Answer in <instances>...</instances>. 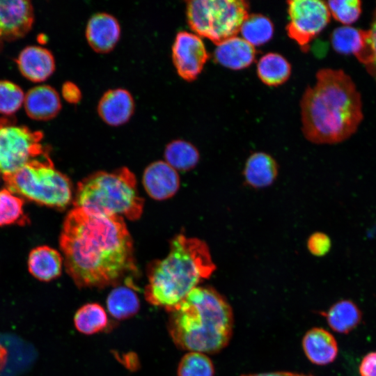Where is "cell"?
Returning a JSON list of instances; mask_svg holds the SVG:
<instances>
[{"label":"cell","instance_id":"cell-26","mask_svg":"<svg viewBox=\"0 0 376 376\" xmlns=\"http://www.w3.org/2000/svg\"><path fill=\"white\" fill-rule=\"evenodd\" d=\"M242 38L254 46H260L269 41L274 35V24L261 14L249 15L242 23L240 31Z\"/></svg>","mask_w":376,"mask_h":376},{"label":"cell","instance_id":"cell-29","mask_svg":"<svg viewBox=\"0 0 376 376\" xmlns=\"http://www.w3.org/2000/svg\"><path fill=\"white\" fill-rule=\"evenodd\" d=\"M178 376H214V366L206 354L189 352L180 359Z\"/></svg>","mask_w":376,"mask_h":376},{"label":"cell","instance_id":"cell-12","mask_svg":"<svg viewBox=\"0 0 376 376\" xmlns=\"http://www.w3.org/2000/svg\"><path fill=\"white\" fill-rule=\"evenodd\" d=\"M142 182L148 194L157 201L172 197L180 187L177 171L163 161L148 165L144 171Z\"/></svg>","mask_w":376,"mask_h":376},{"label":"cell","instance_id":"cell-5","mask_svg":"<svg viewBox=\"0 0 376 376\" xmlns=\"http://www.w3.org/2000/svg\"><path fill=\"white\" fill-rule=\"evenodd\" d=\"M73 204L89 213L130 220L139 219L143 210L136 177L126 167L112 172L98 171L81 180L77 184Z\"/></svg>","mask_w":376,"mask_h":376},{"label":"cell","instance_id":"cell-34","mask_svg":"<svg viewBox=\"0 0 376 376\" xmlns=\"http://www.w3.org/2000/svg\"><path fill=\"white\" fill-rule=\"evenodd\" d=\"M359 373L360 376H376V351L363 357L359 366Z\"/></svg>","mask_w":376,"mask_h":376},{"label":"cell","instance_id":"cell-20","mask_svg":"<svg viewBox=\"0 0 376 376\" xmlns=\"http://www.w3.org/2000/svg\"><path fill=\"white\" fill-rule=\"evenodd\" d=\"M63 263V258L56 250L48 246H40L30 252L28 268L35 278L49 281L61 275Z\"/></svg>","mask_w":376,"mask_h":376},{"label":"cell","instance_id":"cell-4","mask_svg":"<svg viewBox=\"0 0 376 376\" xmlns=\"http://www.w3.org/2000/svg\"><path fill=\"white\" fill-rule=\"evenodd\" d=\"M216 269L207 244L198 238L178 235L163 259L148 267L145 298L166 311L178 304Z\"/></svg>","mask_w":376,"mask_h":376},{"label":"cell","instance_id":"cell-23","mask_svg":"<svg viewBox=\"0 0 376 376\" xmlns=\"http://www.w3.org/2000/svg\"><path fill=\"white\" fill-rule=\"evenodd\" d=\"M107 308L113 318L124 320L138 313L140 301L134 290L128 286L119 285L109 293Z\"/></svg>","mask_w":376,"mask_h":376},{"label":"cell","instance_id":"cell-31","mask_svg":"<svg viewBox=\"0 0 376 376\" xmlns=\"http://www.w3.org/2000/svg\"><path fill=\"white\" fill-rule=\"evenodd\" d=\"M24 93L17 84L7 80L0 81V113L11 115L15 113L24 100Z\"/></svg>","mask_w":376,"mask_h":376},{"label":"cell","instance_id":"cell-8","mask_svg":"<svg viewBox=\"0 0 376 376\" xmlns=\"http://www.w3.org/2000/svg\"><path fill=\"white\" fill-rule=\"evenodd\" d=\"M43 134L11 120L0 118V173L2 176L16 172L48 151L43 147Z\"/></svg>","mask_w":376,"mask_h":376},{"label":"cell","instance_id":"cell-13","mask_svg":"<svg viewBox=\"0 0 376 376\" xmlns=\"http://www.w3.org/2000/svg\"><path fill=\"white\" fill-rule=\"evenodd\" d=\"M120 26L111 15L98 13L88 20L86 28V38L90 47L96 52H111L118 42Z\"/></svg>","mask_w":376,"mask_h":376},{"label":"cell","instance_id":"cell-22","mask_svg":"<svg viewBox=\"0 0 376 376\" xmlns=\"http://www.w3.org/2000/svg\"><path fill=\"white\" fill-rule=\"evenodd\" d=\"M291 74V65L281 54L269 52L259 59L257 75L260 81L269 86L285 83Z\"/></svg>","mask_w":376,"mask_h":376},{"label":"cell","instance_id":"cell-32","mask_svg":"<svg viewBox=\"0 0 376 376\" xmlns=\"http://www.w3.org/2000/svg\"><path fill=\"white\" fill-rule=\"evenodd\" d=\"M331 242L329 237L322 232L311 234L307 240V248L315 256H323L330 250Z\"/></svg>","mask_w":376,"mask_h":376},{"label":"cell","instance_id":"cell-17","mask_svg":"<svg viewBox=\"0 0 376 376\" xmlns=\"http://www.w3.org/2000/svg\"><path fill=\"white\" fill-rule=\"evenodd\" d=\"M302 348L313 363L324 366L332 363L338 355V344L334 336L321 327L309 329L302 338Z\"/></svg>","mask_w":376,"mask_h":376},{"label":"cell","instance_id":"cell-6","mask_svg":"<svg viewBox=\"0 0 376 376\" xmlns=\"http://www.w3.org/2000/svg\"><path fill=\"white\" fill-rule=\"evenodd\" d=\"M3 178L10 191L42 205L62 210L72 199L70 179L54 167L48 152Z\"/></svg>","mask_w":376,"mask_h":376},{"label":"cell","instance_id":"cell-21","mask_svg":"<svg viewBox=\"0 0 376 376\" xmlns=\"http://www.w3.org/2000/svg\"><path fill=\"white\" fill-rule=\"evenodd\" d=\"M322 315L325 317L330 328L340 334L352 331L359 324L362 318L359 307L348 299L336 302Z\"/></svg>","mask_w":376,"mask_h":376},{"label":"cell","instance_id":"cell-15","mask_svg":"<svg viewBox=\"0 0 376 376\" xmlns=\"http://www.w3.org/2000/svg\"><path fill=\"white\" fill-rule=\"evenodd\" d=\"M21 74L33 82L47 80L54 72L55 61L47 49L40 46H28L23 49L16 60Z\"/></svg>","mask_w":376,"mask_h":376},{"label":"cell","instance_id":"cell-19","mask_svg":"<svg viewBox=\"0 0 376 376\" xmlns=\"http://www.w3.org/2000/svg\"><path fill=\"white\" fill-rule=\"evenodd\" d=\"M243 175L246 184L256 189L272 185L278 175V164L269 154L257 152L246 159Z\"/></svg>","mask_w":376,"mask_h":376},{"label":"cell","instance_id":"cell-37","mask_svg":"<svg viewBox=\"0 0 376 376\" xmlns=\"http://www.w3.org/2000/svg\"><path fill=\"white\" fill-rule=\"evenodd\" d=\"M7 359V350L0 344V372L3 368Z\"/></svg>","mask_w":376,"mask_h":376},{"label":"cell","instance_id":"cell-33","mask_svg":"<svg viewBox=\"0 0 376 376\" xmlns=\"http://www.w3.org/2000/svg\"><path fill=\"white\" fill-rule=\"evenodd\" d=\"M369 31L371 37L372 54L369 63L365 68L376 83V6L373 12Z\"/></svg>","mask_w":376,"mask_h":376},{"label":"cell","instance_id":"cell-11","mask_svg":"<svg viewBox=\"0 0 376 376\" xmlns=\"http://www.w3.org/2000/svg\"><path fill=\"white\" fill-rule=\"evenodd\" d=\"M33 19L31 1H0V41L24 37L31 30Z\"/></svg>","mask_w":376,"mask_h":376},{"label":"cell","instance_id":"cell-27","mask_svg":"<svg viewBox=\"0 0 376 376\" xmlns=\"http://www.w3.org/2000/svg\"><path fill=\"white\" fill-rule=\"evenodd\" d=\"M364 30L350 26L335 29L330 36L334 49L341 54L355 56L361 49L363 41Z\"/></svg>","mask_w":376,"mask_h":376},{"label":"cell","instance_id":"cell-7","mask_svg":"<svg viewBox=\"0 0 376 376\" xmlns=\"http://www.w3.org/2000/svg\"><path fill=\"white\" fill-rule=\"evenodd\" d=\"M187 19L196 35L218 45L237 36L249 16L244 0H192L187 2Z\"/></svg>","mask_w":376,"mask_h":376},{"label":"cell","instance_id":"cell-9","mask_svg":"<svg viewBox=\"0 0 376 376\" xmlns=\"http://www.w3.org/2000/svg\"><path fill=\"white\" fill-rule=\"evenodd\" d=\"M286 3L289 16L287 34L302 52H307L311 40L330 22L327 3L320 0H289Z\"/></svg>","mask_w":376,"mask_h":376},{"label":"cell","instance_id":"cell-10","mask_svg":"<svg viewBox=\"0 0 376 376\" xmlns=\"http://www.w3.org/2000/svg\"><path fill=\"white\" fill-rule=\"evenodd\" d=\"M209 57L200 36L186 31L177 33L172 47V58L181 78L187 81L195 80Z\"/></svg>","mask_w":376,"mask_h":376},{"label":"cell","instance_id":"cell-1","mask_svg":"<svg viewBox=\"0 0 376 376\" xmlns=\"http://www.w3.org/2000/svg\"><path fill=\"white\" fill-rule=\"evenodd\" d=\"M59 242L66 272L79 288L114 285L136 269L132 240L120 217L74 207Z\"/></svg>","mask_w":376,"mask_h":376},{"label":"cell","instance_id":"cell-30","mask_svg":"<svg viewBox=\"0 0 376 376\" xmlns=\"http://www.w3.org/2000/svg\"><path fill=\"white\" fill-rule=\"evenodd\" d=\"M331 16L344 26L356 22L362 12L359 0H333L326 2Z\"/></svg>","mask_w":376,"mask_h":376},{"label":"cell","instance_id":"cell-35","mask_svg":"<svg viewBox=\"0 0 376 376\" xmlns=\"http://www.w3.org/2000/svg\"><path fill=\"white\" fill-rule=\"evenodd\" d=\"M63 98L72 104H77L81 99V92L79 87L71 81H66L62 86Z\"/></svg>","mask_w":376,"mask_h":376},{"label":"cell","instance_id":"cell-36","mask_svg":"<svg viewBox=\"0 0 376 376\" xmlns=\"http://www.w3.org/2000/svg\"><path fill=\"white\" fill-rule=\"evenodd\" d=\"M240 376H314L310 374L295 373L290 371H274L260 373L242 374Z\"/></svg>","mask_w":376,"mask_h":376},{"label":"cell","instance_id":"cell-3","mask_svg":"<svg viewBox=\"0 0 376 376\" xmlns=\"http://www.w3.org/2000/svg\"><path fill=\"white\" fill-rule=\"evenodd\" d=\"M167 312L169 334L180 349L214 354L231 339L232 307L212 287L198 285Z\"/></svg>","mask_w":376,"mask_h":376},{"label":"cell","instance_id":"cell-16","mask_svg":"<svg viewBox=\"0 0 376 376\" xmlns=\"http://www.w3.org/2000/svg\"><path fill=\"white\" fill-rule=\"evenodd\" d=\"M24 104L28 116L36 120H51L61 109L58 92L48 85L31 88L24 96Z\"/></svg>","mask_w":376,"mask_h":376},{"label":"cell","instance_id":"cell-18","mask_svg":"<svg viewBox=\"0 0 376 376\" xmlns=\"http://www.w3.org/2000/svg\"><path fill=\"white\" fill-rule=\"evenodd\" d=\"M255 47L242 38L235 36L217 45L214 60L220 65L241 70L249 67L255 60Z\"/></svg>","mask_w":376,"mask_h":376},{"label":"cell","instance_id":"cell-28","mask_svg":"<svg viewBox=\"0 0 376 376\" xmlns=\"http://www.w3.org/2000/svg\"><path fill=\"white\" fill-rule=\"evenodd\" d=\"M24 201L8 189L0 191V226L18 224L24 225L27 217L24 212Z\"/></svg>","mask_w":376,"mask_h":376},{"label":"cell","instance_id":"cell-25","mask_svg":"<svg viewBox=\"0 0 376 376\" xmlns=\"http://www.w3.org/2000/svg\"><path fill=\"white\" fill-rule=\"evenodd\" d=\"M164 158L174 169L189 171L198 164L199 152L191 143L178 139L172 141L166 146Z\"/></svg>","mask_w":376,"mask_h":376},{"label":"cell","instance_id":"cell-24","mask_svg":"<svg viewBox=\"0 0 376 376\" xmlns=\"http://www.w3.org/2000/svg\"><path fill=\"white\" fill-rule=\"evenodd\" d=\"M109 319L104 307L98 303H88L81 306L74 316V324L80 333L93 335L104 331Z\"/></svg>","mask_w":376,"mask_h":376},{"label":"cell","instance_id":"cell-14","mask_svg":"<svg viewBox=\"0 0 376 376\" xmlns=\"http://www.w3.org/2000/svg\"><path fill=\"white\" fill-rule=\"evenodd\" d=\"M134 111V101L131 93L124 88L110 89L105 92L97 105L102 120L111 126L126 123Z\"/></svg>","mask_w":376,"mask_h":376},{"label":"cell","instance_id":"cell-2","mask_svg":"<svg viewBox=\"0 0 376 376\" xmlns=\"http://www.w3.org/2000/svg\"><path fill=\"white\" fill-rule=\"evenodd\" d=\"M301 130L315 144L340 143L353 135L363 118L361 94L340 69L322 68L301 102Z\"/></svg>","mask_w":376,"mask_h":376}]
</instances>
